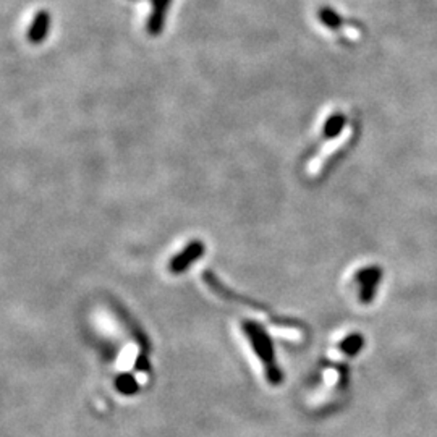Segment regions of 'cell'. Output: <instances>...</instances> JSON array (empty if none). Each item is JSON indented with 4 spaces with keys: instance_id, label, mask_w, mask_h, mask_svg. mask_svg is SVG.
I'll use <instances>...</instances> for the list:
<instances>
[{
    "instance_id": "cell-3",
    "label": "cell",
    "mask_w": 437,
    "mask_h": 437,
    "mask_svg": "<svg viewBox=\"0 0 437 437\" xmlns=\"http://www.w3.org/2000/svg\"><path fill=\"white\" fill-rule=\"evenodd\" d=\"M51 28V15L46 10H41L37 12L33 18V23H31L28 30V39L31 44H41L42 41L47 37Z\"/></svg>"
},
{
    "instance_id": "cell-6",
    "label": "cell",
    "mask_w": 437,
    "mask_h": 437,
    "mask_svg": "<svg viewBox=\"0 0 437 437\" xmlns=\"http://www.w3.org/2000/svg\"><path fill=\"white\" fill-rule=\"evenodd\" d=\"M345 125H346V117L344 114H340V112H337V114L330 115L326 120V124H324V128H322V135L326 136L327 140L337 138L340 133L344 131Z\"/></svg>"
},
{
    "instance_id": "cell-4",
    "label": "cell",
    "mask_w": 437,
    "mask_h": 437,
    "mask_svg": "<svg viewBox=\"0 0 437 437\" xmlns=\"http://www.w3.org/2000/svg\"><path fill=\"white\" fill-rule=\"evenodd\" d=\"M379 277H381L379 268H367V269L361 270V273L358 274V282L361 285V290H360L361 301L367 303L372 300V296H374L372 293H374V289L377 287Z\"/></svg>"
},
{
    "instance_id": "cell-1",
    "label": "cell",
    "mask_w": 437,
    "mask_h": 437,
    "mask_svg": "<svg viewBox=\"0 0 437 437\" xmlns=\"http://www.w3.org/2000/svg\"><path fill=\"white\" fill-rule=\"evenodd\" d=\"M244 329H248L249 337H252V342L254 345L256 351H258V353L261 355V358L264 360L266 371H268L269 381L277 382L280 379V374H279V370H277V366L274 363V351H273V348H270L269 339L264 335V330L258 326H253V324H248V326H244Z\"/></svg>"
},
{
    "instance_id": "cell-5",
    "label": "cell",
    "mask_w": 437,
    "mask_h": 437,
    "mask_svg": "<svg viewBox=\"0 0 437 437\" xmlns=\"http://www.w3.org/2000/svg\"><path fill=\"white\" fill-rule=\"evenodd\" d=\"M151 5H152V12L148 21V31L152 36H157L164 28L165 12H167L170 0H151Z\"/></svg>"
},
{
    "instance_id": "cell-7",
    "label": "cell",
    "mask_w": 437,
    "mask_h": 437,
    "mask_svg": "<svg viewBox=\"0 0 437 437\" xmlns=\"http://www.w3.org/2000/svg\"><path fill=\"white\" fill-rule=\"evenodd\" d=\"M318 15L319 20L322 21V25H326L330 30H337L342 26V17L337 12H334L330 7H321Z\"/></svg>"
},
{
    "instance_id": "cell-2",
    "label": "cell",
    "mask_w": 437,
    "mask_h": 437,
    "mask_svg": "<svg viewBox=\"0 0 437 437\" xmlns=\"http://www.w3.org/2000/svg\"><path fill=\"white\" fill-rule=\"evenodd\" d=\"M204 252H206L204 243H202L201 240H193V242H190L188 244H186V248L183 249V252H180L178 254L174 256L172 261H170L169 268L174 274L185 273L191 264L196 263V261L204 254Z\"/></svg>"
}]
</instances>
